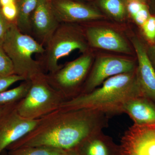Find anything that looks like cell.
Instances as JSON below:
<instances>
[{"instance_id":"cell-1","label":"cell","mask_w":155,"mask_h":155,"mask_svg":"<svg viewBox=\"0 0 155 155\" xmlns=\"http://www.w3.org/2000/svg\"><path fill=\"white\" fill-rule=\"evenodd\" d=\"M109 119L104 113L91 109L59 108L41 118L33 130L7 149L36 146L75 149L90 136L107 127Z\"/></svg>"},{"instance_id":"cell-2","label":"cell","mask_w":155,"mask_h":155,"mask_svg":"<svg viewBox=\"0 0 155 155\" xmlns=\"http://www.w3.org/2000/svg\"><path fill=\"white\" fill-rule=\"evenodd\" d=\"M143 94L136 70L110 78L90 92L65 101L60 108L66 110L91 109L102 112L110 118L124 114V107L127 102Z\"/></svg>"},{"instance_id":"cell-3","label":"cell","mask_w":155,"mask_h":155,"mask_svg":"<svg viewBox=\"0 0 155 155\" xmlns=\"http://www.w3.org/2000/svg\"><path fill=\"white\" fill-rule=\"evenodd\" d=\"M2 46L13 63L15 75L30 81L44 72L33 58L34 54H43L44 47L30 35L21 32L16 25L10 26Z\"/></svg>"},{"instance_id":"cell-4","label":"cell","mask_w":155,"mask_h":155,"mask_svg":"<svg viewBox=\"0 0 155 155\" xmlns=\"http://www.w3.org/2000/svg\"><path fill=\"white\" fill-rule=\"evenodd\" d=\"M30 81L27 94L16 103L17 112L22 117L29 119H41L59 109L66 101L50 83L45 72L36 75Z\"/></svg>"},{"instance_id":"cell-5","label":"cell","mask_w":155,"mask_h":155,"mask_svg":"<svg viewBox=\"0 0 155 155\" xmlns=\"http://www.w3.org/2000/svg\"><path fill=\"white\" fill-rule=\"evenodd\" d=\"M73 23H61L45 46V51L38 60L43 72L53 73L61 66L59 61L75 50L86 52L85 35Z\"/></svg>"},{"instance_id":"cell-6","label":"cell","mask_w":155,"mask_h":155,"mask_svg":"<svg viewBox=\"0 0 155 155\" xmlns=\"http://www.w3.org/2000/svg\"><path fill=\"white\" fill-rule=\"evenodd\" d=\"M91 64V56L86 53L56 72L46 74L48 80L66 101L71 99L81 94Z\"/></svg>"},{"instance_id":"cell-7","label":"cell","mask_w":155,"mask_h":155,"mask_svg":"<svg viewBox=\"0 0 155 155\" xmlns=\"http://www.w3.org/2000/svg\"><path fill=\"white\" fill-rule=\"evenodd\" d=\"M16 103L7 105L0 116V155L33 130L40 119H29L20 116Z\"/></svg>"},{"instance_id":"cell-8","label":"cell","mask_w":155,"mask_h":155,"mask_svg":"<svg viewBox=\"0 0 155 155\" xmlns=\"http://www.w3.org/2000/svg\"><path fill=\"white\" fill-rule=\"evenodd\" d=\"M136 69L133 61L127 59L110 57L99 58L87 76L80 94L92 91L110 78L134 72Z\"/></svg>"},{"instance_id":"cell-9","label":"cell","mask_w":155,"mask_h":155,"mask_svg":"<svg viewBox=\"0 0 155 155\" xmlns=\"http://www.w3.org/2000/svg\"><path fill=\"white\" fill-rule=\"evenodd\" d=\"M119 146L121 155H155V124H133L124 132Z\"/></svg>"},{"instance_id":"cell-10","label":"cell","mask_w":155,"mask_h":155,"mask_svg":"<svg viewBox=\"0 0 155 155\" xmlns=\"http://www.w3.org/2000/svg\"><path fill=\"white\" fill-rule=\"evenodd\" d=\"M61 24L50 0H38L30 19V36L44 47Z\"/></svg>"},{"instance_id":"cell-11","label":"cell","mask_w":155,"mask_h":155,"mask_svg":"<svg viewBox=\"0 0 155 155\" xmlns=\"http://www.w3.org/2000/svg\"><path fill=\"white\" fill-rule=\"evenodd\" d=\"M51 4L60 23L87 22L103 17L95 9L75 0H51Z\"/></svg>"},{"instance_id":"cell-12","label":"cell","mask_w":155,"mask_h":155,"mask_svg":"<svg viewBox=\"0 0 155 155\" xmlns=\"http://www.w3.org/2000/svg\"><path fill=\"white\" fill-rule=\"evenodd\" d=\"M133 44L138 59L136 75L143 94L155 103V70L141 42L137 39Z\"/></svg>"},{"instance_id":"cell-13","label":"cell","mask_w":155,"mask_h":155,"mask_svg":"<svg viewBox=\"0 0 155 155\" xmlns=\"http://www.w3.org/2000/svg\"><path fill=\"white\" fill-rule=\"evenodd\" d=\"M84 32L87 40L94 47L121 53L130 52L125 40L112 29L89 27Z\"/></svg>"},{"instance_id":"cell-14","label":"cell","mask_w":155,"mask_h":155,"mask_svg":"<svg viewBox=\"0 0 155 155\" xmlns=\"http://www.w3.org/2000/svg\"><path fill=\"white\" fill-rule=\"evenodd\" d=\"M75 149L79 155H121L119 145L103 131L90 136Z\"/></svg>"},{"instance_id":"cell-15","label":"cell","mask_w":155,"mask_h":155,"mask_svg":"<svg viewBox=\"0 0 155 155\" xmlns=\"http://www.w3.org/2000/svg\"><path fill=\"white\" fill-rule=\"evenodd\" d=\"M134 122L138 125L155 124V103L143 95L127 102L124 109Z\"/></svg>"},{"instance_id":"cell-16","label":"cell","mask_w":155,"mask_h":155,"mask_svg":"<svg viewBox=\"0 0 155 155\" xmlns=\"http://www.w3.org/2000/svg\"><path fill=\"white\" fill-rule=\"evenodd\" d=\"M38 0H18V15L16 26L22 33L30 35V19Z\"/></svg>"},{"instance_id":"cell-17","label":"cell","mask_w":155,"mask_h":155,"mask_svg":"<svg viewBox=\"0 0 155 155\" xmlns=\"http://www.w3.org/2000/svg\"><path fill=\"white\" fill-rule=\"evenodd\" d=\"M30 85V81H24L19 86L15 88L1 92L0 106L19 101L27 94Z\"/></svg>"},{"instance_id":"cell-18","label":"cell","mask_w":155,"mask_h":155,"mask_svg":"<svg viewBox=\"0 0 155 155\" xmlns=\"http://www.w3.org/2000/svg\"><path fill=\"white\" fill-rule=\"evenodd\" d=\"M65 150L48 147H24L10 150L8 155H59Z\"/></svg>"},{"instance_id":"cell-19","label":"cell","mask_w":155,"mask_h":155,"mask_svg":"<svg viewBox=\"0 0 155 155\" xmlns=\"http://www.w3.org/2000/svg\"><path fill=\"white\" fill-rule=\"evenodd\" d=\"M0 11L10 25H16L18 15V0H0Z\"/></svg>"},{"instance_id":"cell-20","label":"cell","mask_w":155,"mask_h":155,"mask_svg":"<svg viewBox=\"0 0 155 155\" xmlns=\"http://www.w3.org/2000/svg\"><path fill=\"white\" fill-rule=\"evenodd\" d=\"M100 5L109 14L117 19L125 16L126 7L123 0H100Z\"/></svg>"},{"instance_id":"cell-21","label":"cell","mask_w":155,"mask_h":155,"mask_svg":"<svg viewBox=\"0 0 155 155\" xmlns=\"http://www.w3.org/2000/svg\"><path fill=\"white\" fill-rule=\"evenodd\" d=\"M15 75L13 63L0 45V79Z\"/></svg>"},{"instance_id":"cell-22","label":"cell","mask_w":155,"mask_h":155,"mask_svg":"<svg viewBox=\"0 0 155 155\" xmlns=\"http://www.w3.org/2000/svg\"><path fill=\"white\" fill-rule=\"evenodd\" d=\"M145 35L152 41H155V17L150 16L142 25Z\"/></svg>"},{"instance_id":"cell-23","label":"cell","mask_w":155,"mask_h":155,"mask_svg":"<svg viewBox=\"0 0 155 155\" xmlns=\"http://www.w3.org/2000/svg\"><path fill=\"white\" fill-rule=\"evenodd\" d=\"M23 78L16 75L0 79V92L5 91L12 84L19 81H24Z\"/></svg>"},{"instance_id":"cell-24","label":"cell","mask_w":155,"mask_h":155,"mask_svg":"<svg viewBox=\"0 0 155 155\" xmlns=\"http://www.w3.org/2000/svg\"><path fill=\"white\" fill-rule=\"evenodd\" d=\"M147 6L141 1L139 0H128L127 5V9L129 14L132 17L143 8Z\"/></svg>"},{"instance_id":"cell-25","label":"cell","mask_w":155,"mask_h":155,"mask_svg":"<svg viewBox=\"0 0 155 155\" xmlns=\"http://www.w3.org/2000/svg\"><path fill=\"white\" fill-rule=\"evenodd\" d=\"M150 16L147 7L146 6L136 14L133 18L137 24L142 26Z\"/></svg>"},{"instance_id":"cell-26","label":"cell","mask_w":155,"mask_h":155,"mask_svg":"<svg viewBox=\"0 0 155 155\" xmlns=\"http://www.w3.org/2000/svg\"><path fill=\"white\" fill-rule=\"evenodd\" d=\"M11 25L6 21L0 11V45H2L7 31Z\"/></svg>"},{"instance_id":"cell-27","label":"cell","mask_w":155,"mask_h":155,"mask_svg":"<svg viewBox=\"0 0 155 155\" xmlns=\"http://www.w3.org/2000/svg\"><path fill=\"white\" fill-rule=\"evenodd\" d=\"M148 56L155 70V42L147 51Z\"/></svg>"},{"instance_id":"cell-28","label":"cell","mask_w":155,"mask_h":155,"mask_svg":"<svg viewBox=\"0 0 155 155\" xmlns=\"http://www.w3.org/2000/svg\"><path fill=\"white\" fill-rule=\"evenodd\" d=\"M59 155H79L75 149L65 150L64 152Z\"/></svg>"},{"instance_id":"cell-29","label":"cell","mask_w":155,"mask_h":155,"mask_svg":"<svg viewBox=\"0 0 155 155\" xmlns=\"http://www.w3.org/2000/svg\"><path fill=\"white\" fill-rule=\"evenodd\" d=\"M6 105H7L0 106V116H1V115L2 114L3 111H4V109H5V107Z\"/></svg>"},{"instance_id":"cell-30","label":"cell","mask_w":155,"mask_h":155,"mask_svg":"<svg viewBox=\"0 0 155 155\" xmlns=\"http://www.w3.org/2000/svg\"><path fill=\"white\" fill-rule=\"evenodd\" d=\"M139 1H142V0H139Z\"/></svg>"},{"instance_id":"cell-31","label":"cell","mask_w":155,"mask_h":155,"mask_svg":"<svg viewBox=\"0 0 155 155\" xmlns=\"http://www.w3.org/2000/svg\"><path fill=\"white\" fill-rule=\"evenodd\" d=\"M8 155V154H7V155Z\"/></svg>"},{"instance_id":"cell-32","label":"cell","mask_w":155,"mask_h":155,"mask_svg":"<svg viewBox=\"0 0 155 155\" xmlns=\"http://www.w3.org/2000/svg\"><path fill=\"white\" fill-rule=\"evenodd\" d=\"M50 1H51V0H50Z\"/></svg>"}]
</instances>
